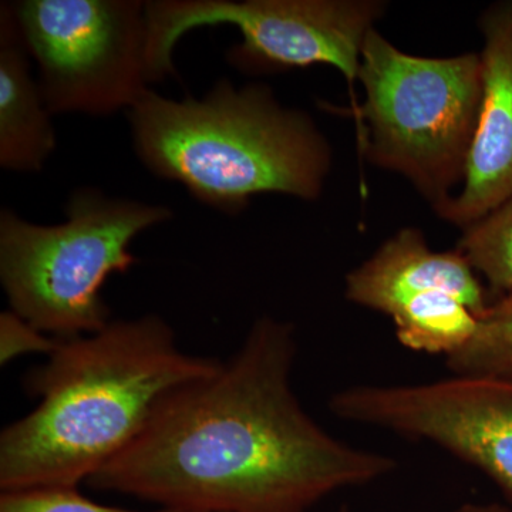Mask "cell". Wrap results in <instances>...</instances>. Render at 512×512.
<instances>
[{"instance_id":"1","label":"cell","mask_w":512,"mask_h":512,"mask_svg":"<svg viewBox=\"0 0 512 512\" xmlns=\"http://www.w3.org/2000/svg\"><path fill=\"white\" fill-rule=\"evenodd\" d=\"M291 322L261 316L215 372L165 394L87 485L188 512H309L390 476L396 458L320 426L293 387Z\"/></svg>"},{"instance_id":"2","label":"cell","mask_w":512,"mask_h":512,"mask_svg":"<svg viewBox=\"0 0 512 512\" xmlns=\"http://www.w3.org/2000/svg\"><path fill=\"white\" fill-rule=\"evenodd\" d=\"M220 365L181 349L154 313L60 340L23 382L36 409L0 434V490L87 484L137 439L165 394Z\"/></svg>"},{"instance_id":"3","label":"cell","mask_w":512,"mask_h":512,"mask_svg":"<svg viewBox=\"0 0 512 512\" xmlns=\"http://www.w3.org/2000/svg\"><path fill=\"white\" fill-rule=\"evenodd\" d=\"M126 114L141 164L222 214H241L259 194L318 200L332 165L312 117L264 83L221 79L200 99L151 89Z\"/></svg>"},{"instance_id":"4","label":"cell","mask_w":512,"mask_h":512,"mask_svg":"<svg viewBox=\"0 0 512 512\" xmlns=\"http://www.w3.org/2000/svg\"><path fill=\"white\" fill-rule=\"evenodd\" d=\"M66 220L35 224L0 211V282L10 311L59 340L92 335L111 322L101 289L138 258L131 245L147 229L173 220L165 205L77 188Z\"/></svg>"},{"instance_id":"5","label":"cell","mask_w":512,"mask_h":512,"mask_svg":"<svg viewBox=\"0 0 512 512\" xmlns=\"http://www.w3.org/2000/svg\"><path fill=\"white\" fill-rule=\"evenodd\" d=\"M357 80L360 154L407 178L439 214L466 177L483 97L480 53L407 55L373 29Z\"/></svg>"},{"instance_id":"6","label":"cell","mask_w":512,"mask_h":512,"mask_svg":"<svg viewBox=\"0 0 512 512\" xmlns=\"http://www.w3.org/2000/svg\"><path fill=\"white\" fill-rule=\"evenodd\" d=\"M147 60L153 83L177 76L174 50L195 29L234 26L241 35L227 52L244 73H268L325 64L345 76L359 116L355 83L370 30L382 18L380 0H150Z\"/></svg>"},{"instance_id":"7","label":"cell","mask_w":512,"mask_h":512,"mask_svg":"<svg viewBox=\"0 0 512 512\" xmlns=\"http://www.w3.org/2000/svg\"><path fill=\"white\" fill-rule=\"evenodd\" d=\"M47 109L106 117L151 90L141 0L9 2Z\"/></svg>"},{"instance_id":"8","label":"cell","mask_w":512,"mask_h":512,"mask_svg":"<svg viewBox=\"0 0 512 512\" xmlns=\"http://www.w3.org/2000/svg\"><path fill=\"white\" fill-rule=\"evenodd\" d=\"M348 423L424 441L476 467L512 505V380L451 375L397 384H355L330 397Z\"/></svg>"},{"instance_id":"9","label":"cell","mask_w":512,"mask_h":512,"mask_svg":"<svg viewBox=\"0 0 512 512\" xmlns=\"http://www.w3.org/2000/svg\"><path fill=\"white\" fill-rule=\"evenodd\" d=\"M345 295L392 319L404 348L444 359L466 345L493 302L457 249L433 251L416 228L396 232L352 269Z\"/></svg>"},{"instance_id":"10","label":"cell","mask_w":512,"mask_h":512,"mask_svg":"<svg viewBox=\"0 0 512 512\" xmlns=\"http://www.w3.org/2000/svg\"><path fill=\"white\" fill-rule=\"evenodd\" d=\"M480 29L483 97L476 136L463 185L439 212L461 229L512 197V0L485 10Z\"/></svg>"},{"instance_id":"11","label":"cell","mask_w":512,"mask_h":512,"mask_svg":"<svg viewBox=\"0 0 512 512\" xmlns=\"http://www.w3.org/2000/svg\"><path fill=\"white\" fill-rule=\"evenodd\" d=\"M53 114L9 2L0 6V167L39 173L57 146Z\"/></svg>"},{"instance_id":"12","label":"cell","mask_w":512,"mask_h":512,"mask_svg":"<svg viewBox=\"0 0 512 512\" xmlns=\"http://www.w3.org/2000/svg\"><path fill=\"white\" fill-rule=\"evenodd\" d=\"M451 375L512 380V295L493 299L463 348L446 357Z\"/></svg>"},{"instance_id":"13","label":"cell","mask_w":512,"mask_h":512,"mask_svg":"<svg viewBox=\"0 0 512 512\" xmlns=\"http://www.w3.org/2000/svg\"><path fill=\"white\" fill-rule=\"evenodd\" d=\"M456 249L491 291L512 295V197L464 228Z\"/></svg>"},{"instance_id":"14","label":"cell","mask_w":512,"mask_h":512,"mask_svg":"<svg viewBox=\"0 0 512 512\" xmlns=\"http://www.w3.org/2000/svg\"><path fill=\"white\" fill-rule=\"evenodd\" d=\"M0 512H188L158 508L133 511L94 503L76 487L35 488L0 495Z\"/></svg>"},{"instance_id":"15","label":"cell","mask_w":512,"mask_h":512,"mask_svg":"<svg viewBox=\"0 0 512 512\" xmlns=\"http://www.w3.org/2000/svg\"><path fill=\"white\" fill-rule=\"evenodd\" d=\"M59 343V339L46 335L10 309L0 313V365H9L23 355L50 356Z\"/></svg>"},{"instance_id":"16","label":"cell","mask_w":512,"mask_h":512,"mask_svg":"<svg viewBox=\"0 0 512 512\" xmlns=\"http://www.w3.org/2000/svg\"><path fill=\"white\" fill-rule=\"evenodd\" d=\"M450 512H512V507H507V505L495 503H467L460 505V507L454 508V510Z\"/></svg>"},{"instance_id":"17","label":"cell","mask_w":512,"mask_h":512,"mask_svg":"<svg viewBox=\"0 0 512 512\" xmlns=\"http://www.w3.org/2000/svg\"><path fill=\"white\" fill-rule=\"evenodd\" d=\"M338 512H350V511H348V510H340Z\"/></svg>"}]
</instances>
